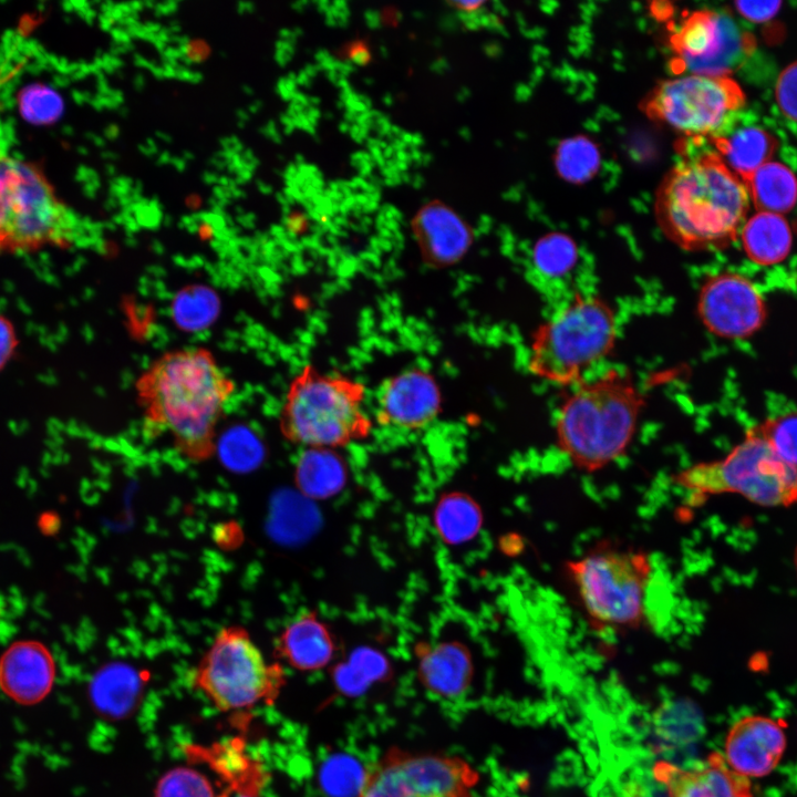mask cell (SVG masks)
Masks as SVG:
<instances>
[{"label": "cell", "mask_w": 797, "mask_h": 797, "mask_svg": "<svg viewBox=\"0 0 797 797\" xmlns=\"http://www.w3.org/2000/svg\"><path fill=\"white\" fill-rule=\"evenodd\" d=\"M441 410L439 385L422 368H408L385 379L375 394V421L395 429L424 428L437 418Z\"/></svg>", "instance_id": "5bb4252c"}, {"label": "cell", "mask_w": 797, "mask_h": 797, "mask_svg": "<svg viewBox=\"0 0 797 797\" xmlns=\"http://www.w3.org/2000/svg\"><path fill=\"white\" fill-rule=\"evenodd\" d=\"M615 339L611 306L597 294L577 292L532 333L528 370L549 383L573 386L611 352Z\"/></svg>", "instance_id": "8992f818"}, {"label": "cell", "mask_w": 797, "mask_h": 797, "mask_svg": "<svg viewBox=\"0 0 797 797\" xmlns=\"http://www.w3.org/2000/svg\"><path fill=\"white\" fill-rule=\"evenodd\" d=\"M690 773L695 797H754L747 777L734 772L720 753Z\"/></svg>", "instance_id": "484cf974"}, {"label": "cell", "mask_w": 797, "mask_h": 797, "mask_svg": "<svg viewBox=\"0 0 797 797\" xmlns=\"http://www.w3.org/2000/svg\"><path fill=\"white\" fill-rule=\"evenodd\" d=\"M745 103V94L731 76L683 74L661 81L641 108L652 121L691 139L720 132Z\"/></svg>", "instance_id": "30bf717a"}, {"label": "cell", "mask_w": 797, "mask_h": 797, "mask_svg": "<svg viewBox=\"0 0 797 797\" xmlns=\"http://www.w3.org/2000/svg\"><path fill=\"white\" fill-rule=\"evenodd\" d=\"M567 576L596 629H636L644 621L652 577L648 552L601 541L566 562Z\"/></svg>", "instance_id": "52a82bcc"}, {"label": "cell", "mask_w": 797, "mask_h": 797, "mask_svg": "<svg viewBox=\"0 0 797 797\" xmlns=\"http://www.w3.org/2000/svg\"><path fill=\"white\" fill-rule=\"evenodd\" d=\"M672 482L695 504L707 496L737 494L759 506L797 505V467L782 460L749 429L726 456L681 469Z\"/></svg>", "instance_id": "ba28073f"}, {"label": "cell", "mask_w": 797, "mask_h": 797, "mask_svg": "<svg viewBox=\"0 0 797 797\" xmlns=\"http://www.w3.org/2000/svg\"><path fill=\"white\" fill-rule=\"evenodd\" d=\"M736 10L745 19L753 22H765L770 20L779 11L780 1H737L734 3Z\"/></svg>", "instance_id": "836d02e7"}, {"label": "cell", "mask_w": 797, "mask_h": 797, "mask_svg": "<svg viewBox=\"0 0 797 797\" xmlns=\"http://www.w3.org/2000/svg\"><path fill=\"white\" fill-rule=\"evenodd\" d=\"M743 182L758 211L782 215L797 201V177L782 163L769 161Z\"/></svg>", "instance_id": "cb8c5ba5"}, {"label": "cell", "mask_w": 797, "mask_h": 797, "mask_svg": "<svg viewBox=\"0 0 797 797\" xmlns=\"http://www.w3.org/2000/svg\"><path fill=\"white\" fill-rule=\"evenodd\" d=\"M484 4H485V2H482V1H456V2H451V6H452L455 10H457V11L464 13V14L476 13V12H478V11L482 9V7H483Z\"/></svg>", "instance_id": "e575fe53"}, {"label": "cell", "mask_w": 797, "mask_h": 797, "mask_svg": "<svg viewBox=\"0 0 797 797\" xmlns=\"http://www.w3.org/2000/svg\"><path fill=\"white\" fill-rule=\"evenodd\" d=\"M232 797H253V796H251L249 794H245V793H238V794L234 795Z\"/></svg>", "instance_id": "d590c367"}, {"label": "cell", "mask_w": 797, "mask_h": 797, "mask_svg": "<svg viewBox=\"0 0 797 797\" xmlns=\"http://www.w3.org/2000/svg\"><path fill=\"white\" fill-rule=\"evenodd\" d=\"M558 174L573 184H582L599 170L601 155L598 146L586 136L562 141L555 156Z\"/></svg>", "instance_id": "4316f807"}, {"label": "cell", "mask_w": 797, "mask_h": 797, "mask_svg": "<svg viewBox=\"0 0 797 797\" xmlns=\"http://www.w3.org/2000/svg\"><path fill=\"white\" fill-rule=\"evenodd\" d=\"M54 677L53 656L39 641H17L0 656V689L19 704L42 701L51 692Z\"/></svg>", "instance_id": "2e32d148"}, {"label": "cell", "mask_w": 797, "mask_h": 797, "mask_svg": "<svg viewBox=\"0 0 797 797\" xmlns=\"http://www.w3.org/2000/svg\"><path fill=\"white\" fill-rule=\"evenodd\" d=\"M81 232L43 169L0 151V255L71 248Z\"/></svg>", "instance_id": "5b68a950"}, {"label": "cell", "mask_w": 797, "mask_h": 797, "mask_svg": "<svg viewBox=\"0 0 797 797\" xmlns=\"http://www.w3.org/2000/svg\"><path fill=\"white\" fill-rule=\"evenodd\" d=\"M435 516L439 532L451 542L474 537L482 525L477 505L465 496L453 495L444 498Z\"/></svg>", "instance_id": "83f0119b"}, {"label": "cell", "mask_w": 797, "mask_h": 797, "mask_svg": "<svg viewBox=\"0 0 797 797\" xmlns=\"http://www.w3.org/2000/svg\"><path fill=\"white\" fill-rule=\"evenodd\" d=\"M741 237L747 257L760 266L782 262L793 244L787 220L773 213L758 211L752 216L743 226Z\"/></svg>", "instance_id": "603a6c76"}, {"label": "cell", "mask_w": 797, "mask_h": 797, "mask_svg": "<svg viewBox=\"0 0 797 797\" xmlns=\"http://www.w3.org/2000/svg\"><path fill=\"white\" fill-rule=\"evenodd\" d=\"M786 746L780 724L769 717L751 715L738 720L725 739V760L745 777H762L779 763Z\"/></svg>", "instance_id": "9a60e30c"}, {"label": "cell", "mask_w": 797, "mask_h": 797, "mask_svg": "<svg viewBox=\"0 0 797 797\" xmlns=\"http://www.w3.org/2000/svg\"><path fill=\"white\" fill-rule=\"evenodd\" d=\"M280 655L300 671H315L324 667L333 658V639L313 613L293 619L278 639Z\"/></svg>", "instance_id": "d6986e66"}, {"label": "cell", "mask_w": 797, "mask_h": 797, "mask_svg": "<svg viewBox=\"0 0 797 797\" xmlns=\"http://www.w3.org/2000/svg\"><path fill=\"white\" fill-rule=\"evenodd\" d=\"M134 387L146 435H168L188 460L213 456L217 427L236 383L208 349L189 346L161 354L139 374Z\"/></svg>", "instance_id": "6da1fadb"}, {"label": "cell", "mask_w": 797, "mask_h": 797, "mask_svg": "<svg viewBox=\"0 0 797 797\" xmlns=\"http://www.w3.org/2000/svg\"><path fill=\"white\" fill-rule=\"evenodd\" d=\"M654 776L666 786L670 797H695L691 789L689 770L659 762L654 766Z\"/></svg>", "instance_id": "1f68e13d"}, {"label": "cell", "mask_w": 797, "mask_h": 797, "mask_svg": "<svg viewBox=\"0 0 797 797\" xmlns=\"http://www.w3.org/2000/svg\"><path fill=\"white\" fill-rule=\"evenodd\" d=\"M670 45L676 73L729 76L753 53L756 41L729 15L704 9L682 20Z\"/></svg>", "instance_id": "7c38bea8"}, {"label": "cell", "mask_w": 797, "mask_h": 797, "mask_svg": "<svg viewBox=\"0 0 797 797\" xmlns=\"http://www.w3.org/2000/svg\"><path fill=\"white\" fill-rule=\"evenodd\" d=\"M697 312L703 325L727 340L746 339L765 323L767 308L756 286L745 276L721 271L701 284Z\"/></svg>", "instance_id": "4fadbf2b"}, {"label": "cell", "mask_w": 797, "mask_h": 797, "mask_svg": "<svg viewBox=\"0 0 797 797\" xmlns=\"http://www.w3.org/2000/svg\"><path fill=\"white\" fill-rule=\"evenodd\" d=\"M296 483L304 495L325 498L343 487L345 466L332 448H309L298 462Z\"/></svg>", "instance_id": "d4e9b609"}, {"label": "cell", "mask_w": 797, "mask_h": 797, "mask_svg": "<svg viewBox=\"0 0 797 797\" xmlns=\"http://www.w3.org/2000/svg\"><path fill=\"white\" fill-rule=\"evenodd\" d=\"M143 677L133 666L110 663L101 667L90 684V698L96 711L108 718H123L136 707Z\"/></svg>", "instance_id": "ffe728a7"}, {"label": "cell", "mask_w": 797, "mask_h": 797, "mask_svg": "<svg viewBox=\"0 0 797 797\" xmlns=\"http://www.w3.org/2000/svg\"><path fill=\"white\" fill-rule=\"evenodd\" d=\"M412 229L423 258L433 266H449L467 252L472 230L449 206L431 201L418 209Z\"/></svg>", "instance_id": "e0dca14e"}, {"label": "cell", "mask_w": 797, "mask_h": 797, "mask_svg": "<svg viewBox=\"0 0 797 797\" xmlns=\"http://www.w3.org/2000/svg\"><path fill=\"white\" fill-rule=\"evenodd\" d=\"M417 677L435 695L455 697L468 689L473 662L467 648L457 642H442L418 648Z\"/></svg>", "instance_id": "ac0fdd59"}, {"label": "cell", "mask_w": 797, "mask_h": 797, "mask_svg": "<svg viewBox=\"0 0 797 797\" xmlns=\"http://www.w3.org/2000/svg\"><path fill=\"white\" fill-rule=\"evenodd\" d=\"M748 208L744 182L716 152L683 153L659 185L654 200L663 234L689 251L728 246Z\"/></svg>", "instance_id": "7a4b0ae2"}, {"label": "cell", "mask_w": 797, "mask_h": 797, "mask_svg": "<svg viewBox=\"0 0 797 797\" xmlns=\"http://www.w3.org/2000/svg\"><path fill=\"white\" fill-rule=\"evenodd\" d=\"M785 463L797 467V412L767 418L749 428Z\"/></svg>", "instance_id": "f1b7e54d"}, {"label": "cell", "mask_w": 797, "mask_h": 797, "mask_svg": "<svg viewBox=\"0 0 797 797\" xmlns=\"http://www.w3.org/2000/svg\"><path fill=\"white\" fill-rule=\"evenodd\" d=\"M775 97L782 113L797 122V61L780 72L775 86Z\"/></svg>", "instance_id": "4dcf8cb0"}, {"label": "cell", "mask_w": 797, "mask_h": 797, "mask_svg": "<svg viewBox=\"0 0 797 797\" xmlns=\"http://www.w3.org/2000/svg\"><path fill=\"white\" fill-rule=\"evenodd\" d=\"M579 252L575 240L562 232L542 236L534 246L531 271L544 293L555 297L557 286L565 288L571 281Z\"/></svg>", "instance_id": "7402d4cb"}, {"label": "cell", "mask_w": 797, "mask_h": 797, "mask_svg": "<svg viewBox=\"0 0 797 797\" xmlns=\"http://www.w3.org/2000/svg\"><path fill=\"white\" fill-rule=\"evenodd\" d=\"M794 563H795V569H796V573H797V546H796L795 553H794Z\"/></svg>", "instance_id": "8d00e7d4"}, {"label": "cell", "mask_w": 797, "mask_h": 797, "mask_svg": "<svg viewBox=\"0 0 797 797\" xmlns=\"http://www.w3.org/2000/svg\"><path fill=\"white\" fill-rule=\"evenodd\" d=\"M478 780L459 756L392 747L366 772L356 797H473Z\"/></svg>", "instance_id": "8fae6325"}, {"label": "cell", "mask_w": 797, "mask_h": 797, "mask_svg": "<svg viewBox=\"0 0 797 797\" xmlns=\"http://www.w3.org/2000/svg\"><path fill=\"white\" fill-rule=\"evenodd\" d=\"M154 797H216L213 785L200 772L176 767L165 773L157 783Z\"/></svg>", "instance_id": "f546056e"}, {"label": "cell", "mask_w": 797, "mask_h": 797, "mask_svg": "<svg viewBox=\"0 0 797 797\" xmlns=\"http://www.w3.org/2000/svg\"><path fill=\"white\" fill-rule=\"evenodd\" d=\"M708 138L715 152L742 180L769 162L778 147V141L773 134L756 126L743 127L729 135L716 134Z\"/></svg>", "instance_id": "44dd1931"}, {"label": "cell", "mask_w": 797, "mask_h": 797, "mask_svg": "<svg viewBox=\"0 0 797 797\" xmlns=\"http://www.w3.org/2000/svg\"><path fill=\"white\" fill-rule=\"evenodd\" d=\"M572 387L555 418L556 445L578 470L596 473L627 454L644 396L632 373L620 366Z\"/></svg>", "instance_id": "3957f363"}, {"label": "cell", "mask_w": 797, "mask_h": 797, "mask_svg": "<svg viewBox=\"0 0 797 797\" xmlns=\"http://www.w3.org/2000/svg\"><path fill=\"white\" fill-rule=\"evenodd\" d=\"M0 82H1V72H0Z\"/></svg>", "instance_id": "74e56055"}, {"label": "cell", "mask_w": 797, "mask_h": 797, "mask_svg": "<svg viewBox=\"0 0 797 797\" xmlns=\"http://www.w3.org/2000/svg\"><path fill=\"white\" fill-rule=\"evenodd\" d=\"M193 682L217 708L235 711L275 700L284 683V672L279 664L266 661L248 631L230 625L216 634Z\"/></svg>", "instance_id": "9c48e42d"}, {"label": "cell", "mask_w": 797, "mask_h": 797, "mask_svg": "<svg viewBox=\"0 0 797 797\" xmlns=\"http://www.w3.org/2000/svg\"><path fill=\"white\" fill-rule=\"evenodd\" d=\"M365 384L304 365L291 380L279 413L286 439L309 448H337L366 438L373 426Z\"/></svg>", "instance_id": "277c9868"}, {"label": "cell", "mask_w": 797, "mask_h": 797, "mask_svg": "<svg viewBox=\"0 0 797 797\" xmlns=\"http://www.w3.org/2000/svg\"><path fill=\"white\" fill-rule=\"evenodd\" d=\"M19 346V335L14 323L0 313V372L12 361Z\"/></svg>", "instance_id": "d6a6232c"}]
</instances>
